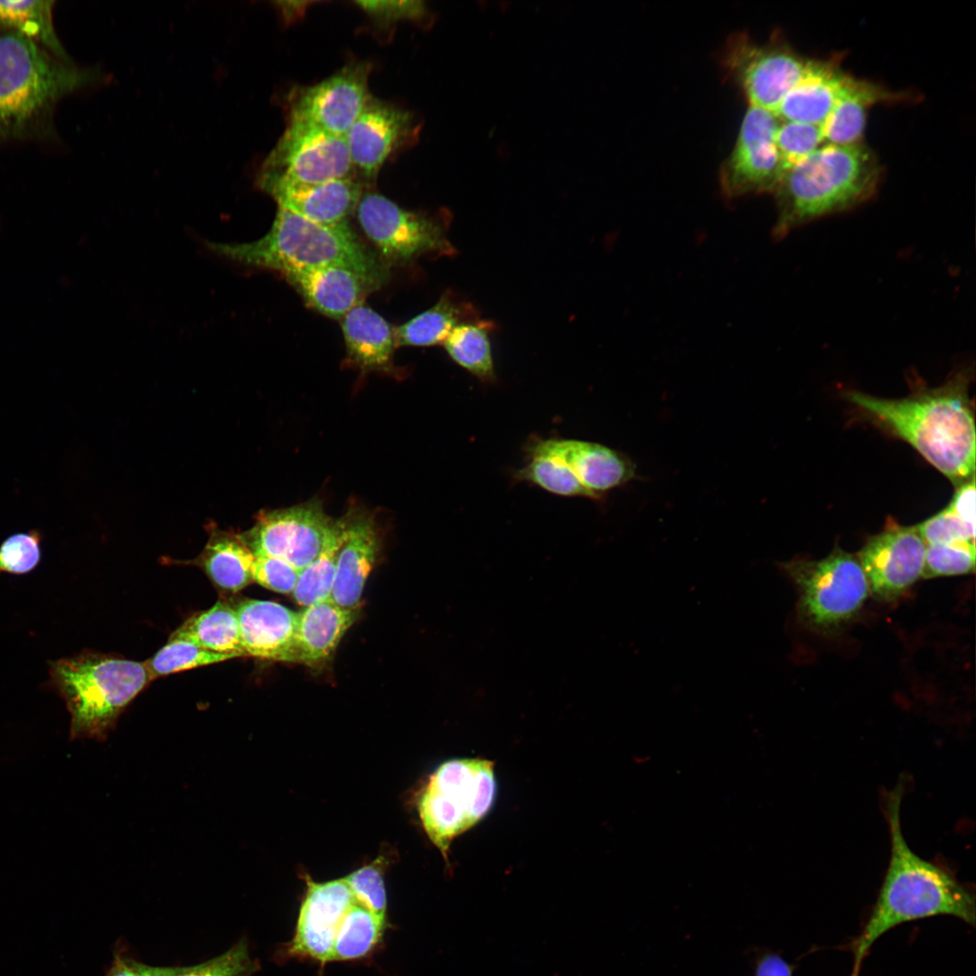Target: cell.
Listing matches in <instances>:
<instances>
[{"label":"cell","mask_w":976,"mask_h":976,"mask_svg":"<svg viewBox=\"0 0 976 976\" xmlns=\"http://www.w3.org/2000/svg\"><path fill=\"white\" fill-rule=\"evenodd\" d=\"M860 964L854 963L852 972L849 976H859Z\"/></svg>","instance_id":"681fc988"},{"label":"cell","mask_w":976,"mask_h":976,"mask_svg":"<svg viewBox=\"0 0 976 976\" xmlns=\"http://www.w3.org/2000/svg\"><path fill=\"white\" fill-rule=\"evenodd\" d=\"M386 921L354 902L338 928L332 962L352 961L368 955L381 940Z\"/></svg>","instance_id":"d6a6232c"},{"label":"cell","mask_w":976,"mask_h":976,"mask_svg":"<svg viewBox=\"0 0 976 976\" xmlns=\"http://www.w3.org/2000/svg\"><path fill=\"white\" fill-rule=\"evenodd\" d=\"M356 4L369 15L382 23L422 20L427 14V9L422 1H358Z\"/></svg>","instance_id":"7bdbcfd3"},{"label":"cell","mask_w":976,"mask_h":976,"mask_svg":"<svg viewBox=\"0 0 976 976\" xmlns=\"http://www.w3.org/2000/svg\"><path fill=\"white\" fill-rule=\"evenodd\" d=\"M49 674L70 713L71 738L106 737L152 680L145 662L93 652L50 662Z\"/></svg>","instance_id":"8992f818"},{"label":"cell","mask_w":976,"mask_h":976,"mask_svg":"<svg viewBox=\"0 0 976 976\" xmlns=\"http://www.w3.org/2000/svg\"><path fill=\"white\" fill-rule=\"evenodd\" d=\"M258 964L249 954L248 942L241 939L225 953L187 967H175L172 976H252Z\"/></svg>","instance_id":"f35d334b"},{"label":"cell","mask_w":976,"mask_h":976,"mask_svg":"<svg viewBox=\"0 0 976 976\" xmlns=\"http://www.w3.org/2000/svg\"><path fill=\"white\" fill-rule=\"evenodd\" d=\"M341 325L348 359L364 370H385L392 361L394 328L377 312L363 304L342 319Z\"/></svg>","instance_id":"d4e9b609"},{"label":"cell","mask_w":976,"mask_h":976,"mask_svg":"<svg viewBox=\"0 0 976 976\" xmlns=\"http://www.w3.org/2000/svg\"><path fill=\"white\" fill-rule=\"evenodd\" d=\"M880 179L878 161L865 145H822L788 169L774 192V237L859 206L875 194Z\"/></svg>","instance_id":"3957f363"},{"label":"cell","mask_w":976,"mask_h":976,"mask_svg":"<svg viewBox=\"0 0 976 976\" xmlns=\"http://www.w3.org/2000/svg\"><path fill=\"white\" fill-rule=\"evenodd\" d=\"M903 790L898 784L886 795L889 862L868 919L854 943V963L861 964L880 936L906 922L950 915L975 924L974 890L948 868L918 856L906 842L900 819Z\"/></svg>","instance_id":"7a4b0ae2"},{"label":"cell","mask_w":976,"mask_h":976,"mask_svg":"<svg viewBox=\"0 0 976 976\" xmlns=\"http://www.w3.org/2000/svg\"><path fill=\"white\" fill-rule=\"evenodd\" d=\"M91 74L20 33L0 30V145L51 137L58 103Z\"/></svg>","instance_id":"277c9868"},{"label":"cell","mask_w":976,"mask_h":976,"mask_svg":"<svg viewBox=\"0 0 976 976\" xmlns=\"http://www.w3.org/2000/svg\"><path fill=\"white\" fill-rule=\"evenodd\" d=\"M496 796L494 763L482 758L445 761L428 776L417 810L429 840L447 862L454 839L477 824Z\"/></svg>","instance_id":"52a82bcc"},{"label":"cell","mask_w":976,"mask_h":976,"mask_svg":"<svg viewBox=\"0 0 976 976\" xmlns=\"http://www.w3.org/2000/svg\"><path fill=\"white\" fill-rule=\"evenodd\" d=\"M142 976H172L175 967L150 966L139 962Z\"/></svg>","instance_id":"c3c4849f"},{"label":"cell","mask_w":976,"mask_h":976,"mask_svg":"<svg viewBox=\"0 0 976 976\" xmlns=\"http://www.w3.org/2000/svg\"><path fill=\"white\" fill-rule=\"evenodd\" d=\"M492 321L481 317L457 324L442 343L458 366L485 384L496 380L492 352Z\"/></svg>","instance_id":"4dcf8cb0"},{"label":"cell","mask_w":976,"mask_h":976,"mask_svg":"<svg viewBox=\"0 0 976 976\" xmlns=\"http://www.w3.org/2000/svg\"><path fill=\"white\" fill-rule=\"evenodd\" d=\"M356 177L346 141L317 127L288 122L267 156L260 186L309 185Z\"/></svg>","instance_id":"30bf717a"},{"label":"cell","mask_w":976,"mask_h":976,"mask_svg":"<svg viewBox=\"0 0 976 976\" xmlns=\"http://www.w3.org/2000/svg\"><path fill=\"white\" fill-rule=\"evenodd\" d=\"M209 540L198 564L211 582L228 593H236L253 582L255 555L241 535L209 527Z\"/></svg>","instance_id":"4316f807"},{"label":"cell","mask_w":976,"mask_h":976,"mask_svg":"<svg viewBox=\"0 0 976 976\" xmlns=\"http://www.w3.org/2000/svg\"><path fill=\"white\" fill-rule=\"evenodd\" d=\"M902 99L876 83L851 77L846 89L821 126L824 144L852 145L860 143L868 109L884 101Z\"/></svg>","instance_id":"484cf974"},{"label":"cell","mask_w":976,"mask_h":976,"mask_svg":"<svg viewBox=\"0 0 976 976\" xmlns=\"http://www.w3.org/2000/svg\"><path fill=\"white\" fill-rule=\"evenodd\" d=\"M305 301L323 314L342 319L363 304L371 290L380 284L346 267L328 266L283 275Z\"/></svg>","instance_id":"44dd1931"},{"label":"cell","mask_w":976,"mask_h":976,"mask_svg":"<svg viewBox=\"0 0 976 976\" xmlns=\"http://www.w3.org/2000/svg\"><path fill=\"white\" fill-rule=\"evenodd\" d=\"M523 450L526 464L511 475L515 483H528L559 496L588 498L568 466L549 446L547 438L534 436Z\"/></svg>","instance_id":"f546056e"},{"label":"cell","mask_w":976,"mask_h":976,"mask_svg":"<svg viewBox=\"0 0 976 976\" xmlns=\"http://www.w3.org/2000/svg\"><path fill=\"white\" fill-rule=\"evenodd\" d=\"M850 78L831 61L811 60L805 74L785 96L775 116L781 121L821 127Z\"/></svg>","instance_id":"603a6c76"},{"label":"cell","mask_w":976,"mask_h":976,"mask_svg":"<svg viewBox=\"0 0 976 976\" xmlns=\"http://www.w3.org/2000/svg\"><path fill=\"white\" fill-rule=\"evenodd\" d=\"M479 317L471 303L447 291L433 306L394 328L396 347L443 343L457 324Z\"/></svg>","instance_id":"83f0119b"},{"label":"cell","mask_w":976,"mask_h":976,"mask_svg":"<svg viewBox=\"0 0 976 976\" xmlns=\"http://www.w3.org/2000/svg\"><path fill=\"white\" fill-rule=\"evenodd\" d=\"M857 556L869 592L878 600L892 601L922 577L925 544L915 527L889 521L868 538Z\"/></svg>","instance_id":"9a60e30c"},{"label":"cell","mask_w":976,"mask_h":976,"mask_svg":"<svg viewBox=\"0 0 976 976\" xmlns=\"http://www.w3.org/2000/svg\"><path fill=\"white\" fill-rule=\"evenodd\" d=\"M965 368L936 388L901 399L850 390L845 398L911 445L954 484L975 476L976 438Z\"/></svg>","instance_id":"6da1fadb"},{"label":"cell","mask_w":976,"mask_h":976,"mask_svg":"<svg viewBox=\"0 0 976 976\" xmlns=\"http://www.w3.org/2000/svg\"><path fill=\"white\" fill-rule=\"evenodd\" d=\"M105 976H142L139 962L128 956L123 950L117 951Z\"/></svg>","instance_id":"bcb514c9"},{"label":"cell","mask_w":976,"mask_h":976,"mask_svg":"<svg viewBox=\"0 0 976 976\" xmlns=\"http://www.w3.org/2000/svg\"><path fill=\"white\" fill-rule=\"evenodd\" d=\"M415 132L408 111L371 96L344 136L355 175L374 180L388 158Z\"/></svg>","instance_id":"e0dca14e"},{"label":"cell","mask_w":976,"mask_h":976,"mask_svg":"<svg viewBox=\"0 0 976 976\" xmlns=\"http://www.w3.org/2000/svg\"><path fill=\"white\" fill-rule=\"evenodd\" d=\"M305 879L306 890L288 953L324 964L332 962L338 928L356 900L343 877L316 882L305 875Z\"/></svg>","instance_id":"2e32d148"},{"label":"cell","mask_w":976,"mask_h":976,"mask_svg":"<svg viewBox=\"0 0 976 976\" xmlns=\"http://www.w3.org/2000/svg\"><path fill=\"white\" fill-rule=\"evenodd\" d=\"M975 543L925 545L922 577L963 575L975 570Z\"/></svg>","instance_id":"74e56055"},{"label":"cell","mask_w":976,"mask_h":976,"mask_svg":"<svg viewBox=\"0 0 976 976\" xmlns=\"http://www.w3.org/2000/svg\"><path fill=\"white\" fill-rule=\"evenodd\" d=\"M379 549L380 540L373 520L363 513L348 515L337 556L332 601L343 608L359 609Z\"/></svg>","instance_id":"ffe728a7"},{"label":"cell","mask_w":976,"mask_h":976,"mask_svg":"<svg viewBox=\"0 0 976 976\" xmlns=\"http://www.w3.org/2000/svg\"><path fill=\"white\" fill-rule=\"evenodd\" d=\"M810 61L784 44L761 45L745 33L730 36L723 55L724 67L742 89L749 107L774 115Z\"/></svg>","instance_id":"8fae6325"},{"label":"cell","mask_w":976,"mask_h":976,"mask_svg":"<svg viewBox=\"0 0 976 976\" xmlns=\"http://www.w3.org/2000/svg\"><path fill=\"white\" fill-rule=\"evenodd\" d=\"M947 507L963 521L975 524L974 477L958 485V488Z\"/></svg>","instance_id":"ee69618b"},{"label":"cell","mask_w":976,"mask_h":976,"mask_svg":"<svg viewBox=\"0 0 976 976\" xmlns=\"http://www.w3.org/2000/svg\"><path fill=\"white\" fill-rule=\"evenodd\" d=\"M358 615L359 609L343 608L331 599L304 607L297 615L294 662H324Z\"/></svg>","instance_id":"cb8c5ba5"},{"label":"cell","mask_w":976,"mask_h":976,"mask_svg":"<svg viewBox=\"0 0 976 976\" xmlns=\"http://www.w3.org/2000/svg\"><path fill=\"white\" fill-rule=\"evenodd\" d=\"M344 530L345 519H343L339 521L335 531L321 553L299 570L292 593L298 605L305 607L330 599L336 574L337 556Z\"/></svg>","instance_id":"836d02e7"},{"label":"cell","mask_w":976,"mask_h":976,"mask_svg":"<svg viewBox=\"0 0 976 976\" xmlns=\"http://www.w3.org/2000/svg\"><path fill=\"white\" fill-rule=\"evenodd\" d=\"M169 639L189 641L203 649L235 658L246 656L234 605L222 600L191 616Z\"/></svg>","instance_id":"f1b7e54d"},{"label":"cell","mask_w":976,"mask_h":976,"mask_svg":"<svg viewBox=\"0 0 976 976\" xmlns=\"http://www.w3.org/2000/svg\"><path fill=\"white\" fill-rule=\"evenodd\" d=\"M915 528L925 545L975 543V524L963 521L948 507Z\"/></svg>","instance_id":"60d3db41"},{"label":"cell","mask_w":976,"mask_h":976,"mask_svg":"<svg viewBox=\"0 0 976 976\" xmlns=\"http://www.w3.org/2000/svg\"><path fill=\"white\" fill-rule=\"evenodd\" d=\"M310 2H280L282 5L281 11L284 17L287 21H293L298 17V15L304 14L306 5H310Z\"/></svg>","instance_id":"7dc6e473"},{"label":"cell","mask_w":976,"mask_h":976,"mask_svg":"<svg viewBox=\"0 0 976 976\" xmlns=\"http://www.w3.org/2000/svg\"><path fill=\"white\" fill-rule=\"evenodd\" d=\"M235 657L203 649L185 640H170L145 662L153 680L184 670L218 663Z\"/></svg>","instance_id":"e575fe53"},{"label":"cell","mask_w":976,"mask_h":976,"mask_svg":"<svg viewBox=\"0 0 976 976\" xmlns=\"http://www.w3.org/2000/svg\"><path fill=\"white\" fill-rule=\"evenodd\" d=\"M389 859L380 855L371 862L343 877L357 903L386 921L387 894L384 870Z\"/></svg>","instance_id":"d590c367"},{"label":"cell","mask_w":976,"mask_h":976,"mask_svg":"<svg viewBox=\"0 0 976 976\" xmlns=\"http://www.w3.org/2000/svg\"><path fill=\"white\" fill-rule=\"evenodd\" d=\"M41 540L38 530L6 538L0 546V574L23 575L33 570L41 559Z\"/></svg>","instance_id":"ab89813d"},{"label":"cell","mask_w":976,"mask_h":976,"mask_svg":"<svg viewBox=\"0 0 976 976\" xmlns=\"http://www.w3.org/2000/svg\"><path fill=\"white\" fill-rule=\"evenodd\" d=\"M369 75L368 63L355 62L314 85L296 89L288 100V122L344 137L371 97Z\"/></svg>","instance_id":"5bb4252c"},{"label":"cell","mask_w":976,"mask_h":976,"mask_svg":"<svg viewBox=\"0 0 976 976\" xmlns=\"http://www.w3.org/2000/svg\"><path fill=\"white\" fill-rule=\"evenodd\" d=\"M338 524L310 502L260 513L241 537L255 556L278 558L300 570L321 553Z\"/></svg>","instance_id":"4fadbf2b"},{"label":"cell","mask_w":976,"mask_h":976,"mask_svg":"<svg viewBox=\"0 0 976 976\" xmlns=\"http://www.w3.org/2000/svg\"><path fill=\"white\" fill-rule=\"evenodd\" d=\"M775 145L786 172L824 145L822 128L808 123L780 120Z\"/></svg>","instance_id":"8d00e7d4"},{"label":"cell","mask_w":976,"mask_h":976,"mask_svg":"<svg viewBox=\"0 0 976 976\" xmlns=\"http://www.w3.org/2000/svg\"><path fill=\"white\" fill-rule=\"evenodd\" d=\"M793 967L773 952L760 954L755 964V976H793Z\"/></svg>","instance_id":"f6af8a7d"},{"label":"cell","mask_w":976,"mask_h":976,"mask_svg":"<svg viewBox=\"0 0 976 976\" xmlns=\"http://www.w3.org/2000/svg\"><path fill=\"white\" fill-rule=\"evenodd\" d=\"M53 1H0V30L20 33L56 57L70 61L52 20Z\"/></svg>","instance_id":"1f68e13d"},{"label":"cell","mask_w":976,"mask_h":976,"mask_svg":"<svg viewBox=\"0 0 976 976\" xmlns=\"http://www.w3.org/2000/svg\"><path fill=\"white\" fill-rule=\"evenodd\" d=\"M234 608L246 656L294 662L298 613L269 600L245 599Z\"/></svg>","instance_id":"d6986e66"},{"label":"cell","mask_w":976,"mask_h":976,"mask_svg":"<svg viewBox=\"0 0 976 976\" xmlns=\"http://www.w3.org/2000/svg\"><path fill=\"white\" fill-rule=\"evenodd\" d=\"M298 575L299 569L281 558L255 556L253 581L269 590L292 594Z\"/></svg>","instance_id":"b9f144b4"},{"label":"cell","mask_w":976,"mask_h":976,"mask_svg":"<svg viewBox=\"0 0 976 976\" xmlns=\"http://www.w3.org/2000/svg\"><path fill=\"white\" fill-rule=\"evenodd\" d=\"M209 246L232 260L273 269L282 275L343 266L380 285L386 277L382 264L361 242L347 221L323 225L279 207L270 230L262 238L242 244L210 243Z\"/></svg>","instance_id":"5b68a950"},{"label":"cell","mask_w":976,"mask_h":976,"mask_svg":"<svg viewBox=\"0 0 976 976\" xmlns=\"http://www.w3.org/2000/svg\"><path fill=\"white\" fill-rule=\"evenodd\" d=\"M356 212L363 232L390 263L404 264L428 254L451 256L455 252L447 237L446 222L405 210L380 193L361 195Z\"/></svg>","instance_id":"9c48e42d"},{"label":"cell","mask_w":976,"mask_h":976,"mask_svg":"<svg viewBox=\"0 0 976 976\" xmlns=\"http://www.w3.org/2000/svg\"><path fill=\"white\" fill-rule=\"evenodd\" d=\"M547 440L587 492L588 499L601 501L608 492L637 477L635 463L621 451L585 440L559 437Z\"/></svg>","instance_id":"ac0fdd59"},{"label":"cell","mask_w":976,"mask_h":976,"mask_svg":"<svg viewBox=\"0 0 976 976\" xmlns=\"http://www.w3.org/2000/svg\"><path fill=\"white\" fill-rule=\"evenodd\" d=\"M781 567L796 586L801 622L831 632L851 620L869 593L858 556L835 548L820 560L793 558Z\"/></svg>","instance_id":"ba28073f"},{"label":"cell","mask_w":976,"mask_h":976,"mask_svg":"<svg viewBox=\"0 0 976 976\" xmlns=\"http://www.w3.org/2000/svg\"><path fill=\"white\" fill-rule=\"evenodd\" d=\"M779 124L774 113L749 107L735 146L720 168V187L727 198L774 193L785 173L775 145Z\"/></svg>","instance_id":"7c38bea8"},{"label":"cell","mask_w":976,"mask_h":976,"mask_svg":"<svg viewBox=\"0 0 976 976\" xmlns=\"http://www.w3.org/2000/svg\"><path fill=\"white\" fill-rule=\"evenodd\" d=\"M261 188L273 196L279 208L323 225L347 221V217L356 211L362 192L356 177L309 185L270 184Z\"/></svg>","instance_id":"7402d4cb"}]
</instances>
